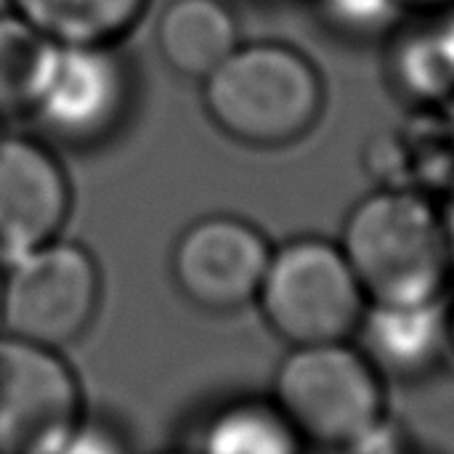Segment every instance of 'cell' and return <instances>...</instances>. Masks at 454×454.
<instances>
[{
    "instance_id": "cell-17",
    "label": "cell",
    "mask_w": 454,
    "mask_h": 454,
    "mask_svg": "<svg viewBox=\"0 0 454 454\" xmlns=\"http://www.w3.org/2000/svg\"><path fill=\"white\" fill-rule=\"evenodd\" d=\"M45 454H128V450L109 428L82 420L64 442Z\"/></svg>"
},
{
    "instance_id": "cell-15",
    "label": "cell",
    "mask_w": 454,
    "mask_h": 454,
    "mask_svg": "<svg viewBox=\"0 0 454 454\" xmlns=\"http://www.w3.org/2000/svg\"><path fill=\"white\" fill-rule=\"evenodd\" d=\"M53 51L56 43L16 13L0 16V117L35 109Z\"/></svg>"
},
{
    "instance_id": "cell-22",
    "label": "cell",
    "mask_w": 454,
    "mask_h": 454,
    "mask_svg": "<svg viewBox=\"0 0 454 454\" xmlns=\"http://www.w3.org/2000/svg\"><path fill=\"white\" fill-rule=\"evenodd\" d=\"M173 454H200V452H173Z\"/></svg>"
},
{
    "instance_id": "cell-13",
    "label": "cell",
    "mask_w": 454,
    "mask_h": 454,
    "mask_svg": "<svg viewBox=\"0 0 454 454\" xmlns=\"http://www.w3.org/2000/svg\"><path fill=\"white\" fill-rule=\"evenodd\" d=\"M149 0H11L19 19L56 45H112L144 16Z\"/></svg>"
},
{
    "instance_id": "cell-6",
    "label": "cell",
    "mask_w": 454,
    "mask_h": 454,
    "mask_svg": "<svg viewBox=\"0 0 454 454\" xmlns=\"http://www.w3.org/2000/svg\"><path fill=\"white\" fill-rule=\"evenodd\" d=\"M82 423V394L59 351L0 338V454H45Z\"/></svg>"
},
{
    "instance_id": "cell-21",
    "label": "cell",
    "mask_w": 454,
    "mask_h": 454,
    "mask_svg": "<svg viewBox=\"0 0 454 454\" xmlns=\"http://www.w3.org/2000/svg\"><path fill=\"white\" fill-rule=\"evenodd\" d=\"M450 309V343H452V354H454V303L447 306Z\"/></svg>"
},
{
    "instance_id": "cell-19",
    "label": "cell",
    "mask_w": 454,
    "mask_h": 454,
    "mask_svg": "<svg viewBox=\"0 0 454 454\" xmlns=\"http://www.w3.org/2000/svg\"><path fill=\"white\" fill-rule=\"evenodd\" d=\"M442 215H444V226H447V237H450V250H452L454 258V186L452 194H450V202H447V207L442 210Z\"/></svg>"
},
{
    "instance_id": "cell-2",
    "label": "cell",
    "mask_w": 454,
    "mask_h": 454,
    "mask_svg": "<svg viewBox=\"0 0 454 454\" xmlns=\"http://www.w3.org/2000/svg\"><path fill=\"white\" fill-rule=\"evenodd\" d=\"M213 125L253 149H282L309 136L325 112L317 64L287 43L237 45L205 80Z\"/></svg>"
},
{
    "instance_id": "cell-5",
    "label": "cell",
    "mask_w": 454,
    "mask_h": 454,
    "mask_svg": "<svg viewBox=\"0 0 454 454\" xmlns=\"http://www.w3.org/2000/svg\"><path fill=\"white\" fill-rule=\"evenodd\" d=\"M98 301L93 255L74 242L51 239L11 261L0 282V325L5 335L59 351L90 327Z\"/></svg>"
},
{
    "instance_id": "cell-8",
    "label": "cell",
    "mask_w": 454,
    "mask_h": 454,
    "mask_svg": "<svg viewBox=\"0 0 454 454\" xmlns=\"http://www.w3.org/2000/svg\"><path fill=\"white\" fill-rule=\"evenodd\" d=\"M128 106V72L112 45H56L32 112L67 141L106 136Z\"/></svg>"
},
{
    "instance_id": "cell-7",
    "label": "cell",
    "mask_w": 454,
    "mask_h": 454,
    "mask_svg": "<svg viewBox=\"0 0 454 454\" xmlns=\"http://www.w3.org/2000/svg\"><path fill=\"white\" fill-rule=\"evenodd\" d=\"M271 245L258 226L237 215H207L178 237L170 274L181 295L207 311L231 314L255 301Z\"/></svg>"
},
{
    "instance_id": "cell-4",
    "label": "cell",
    "mask_w": 454,
    "mask_h": 454,
    "mask_svg": "<svg viewBox=\"0 0 454 454\" xmlns=\"http://www.w3.org/2000/svg\"><path fill=\"white\" fill-rule=\"evenodd\" d=\"M255 303L277 338L303 348L351 340L367 295L340 245L298 237L271 250Z\"/></svg>"
},
{
    "instance_id": "cell-14",
    "label": "cell",
    "mask_w": 454,
    "mask_h": 454,
    "mask_svg": "<svg viewBox=\"0 0 454 454\" xmlns=\"http://www.w3.org/2000/svg\"><path fill=\"white\" fill-rule=\"evenodd\" d=\"M306 444L271 399H239L202 431L200 454H303Z\"/></svg>"
},
{
    "instance_id": "cell-18",
    "label": "cell",
    "mask_w": 454,
    "mask_h": 454,
    "mask_svg": "<svg viewBox=\"0 0 454 454\" xmlns=\"http://www.w3.org/2000/svg\"><path fill=\"white\" fill-rule=\"evenodd\" d=\"M404 13H436L452 0H394Z\"/></svg>"
},
{
    "instance_id": "cell-9",
    "label": "cell",
    "mask_w": 454,
    "mask_h": 454,
    "mask_svg": "<svg viewBox=\"0 0 454 454\" xmlns=\"http://www.w3.org/2000/svg\"><path fill=\"white\" fill-rule=\"evenodd\" d=\"M69 181L43 144L0 136V255L13 261L51 239L69 215Z\"/></svg>"
},
{
    "instance_id": "cell-20",
    "label": "cell",
    "mask_w": 454,
    "mask_h": 454,
    "mask_svg": "<svg viewBox=\"0 0 454 454\" xmlns=\"http://www.w3.org/2000/svg\"><path fill=\"white\" fill-rule=\"evenodd\" d=\"M442 117H444V122H447V128H450V133H452L454 138V104L447 112H442Z\"/></svg>"
},
{
    "instance_id": "cell-16",
    "label": "cell",
    "mask_w": 454,
    "mask_h": 454,
    "mask_svg": "<svg viewBox=\"0 0 454 454\" xmlns=\"http://www.w3.org/2000/svg\"><path fill=\"white\" fill-rule=\"evenodd\" d=\"M317 16L338 35L375 40L391 35L404 11L394 0H314Z\"/></svg>"
},
{
    "instance_id": "cell-3",
    "label": "cell",
    "mask_w": 454,
    "mask_h": 454,
    "mask_svg": "<svg viewBox=\"0 0 454 454\" xmlns=\"http://www.w3.org/2000/svg\"><path fill=\"white\" fill-rule=\"evenodd\" d=\"M271 402L306 447L325 452H362L386 423V380L348 340L293 348Z\"/></svg>"
},
{
    "instance_id": "cell-10",
    "label": "cell",
    "mask_w": 454,
    "mask_h": 454,
    "mask_svg": "<svg viewBox=\"0 0 454 454\" xmlns=\"http://www.w3.org/2000/svg\"><path fill=\"white\" fill-rule=\"evenodd\" d=\"M356 351L386 383H420L452 354L444 301L367 303L354 333Z\"/></svg>"
},
{
    "instance_id": "cell-11",
    "label": "cell",
    "mask_w": 454,
    "mask_h": 454,
    "mask_svg": "<svg viewBox=\"0 0 454 454\" xmlns=\"http://www.w3.org/2000/svg\"><path fill=\"white\" fill-rule=\"evenodd\" d=\"M239 45V24L223 0H170L157 21L162 61L189 80H205Z\"/></svg>"
},
{
    "instance_id": "cell-1",
    "label": "cell",
    "mask_w": 454,
    "mask_h": 454,
    "mask_svg": "<svg viewBox=\"0 0 454 454\" xmlns=\"http://www.w3.org/2000/svg\"><path fill=\"white\" fill-rule=\"evenodd\" d=\"M338 245L367 303L442 301L454 271L442 210L407 186H380L359 200Z\"/></svg>"
},
{
    "instance_id": "cell-12",
    "label": "cell",
    "mask_w": 454,
    "mask_h": 454,
    "mask_svg": "<svg viewBox=\"0 0 454 454\" xmlns=\"http://www.w3.org/2000/svg\"><path fill=\"white\" fill-rule=\"evenodd\" d=\"M391 80L412 104L447 112L454 104V19H426L399 35Z\"/></svg>"
},
{
    "instance_id": "cell-23",
    "label": "cell",
    "mask_w": 454,
    "mask_h": 454,
    "mask_svg": "<svg viewBox=\"0 0 454 454\" xmlns=\"http://www.w3.org/2000/svg\"><path fill=\"white\" fill-rule=\"evenodd\" d=\"M0 282H3V277H0Z\"/></svg>"
}]
</instances>
